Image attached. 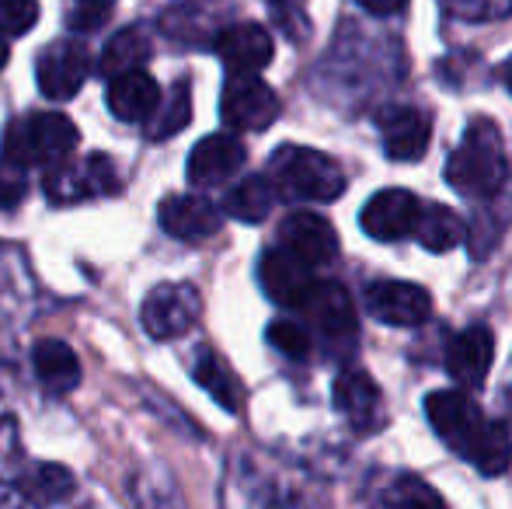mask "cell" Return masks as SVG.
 I'll return each mask as SVG.
<instances>
[{
	"label": "cell",
	"instance_id": "cell-15",
	"mask_svg": "<svg viewBox=\"0 0 512 509\" xmlns=\"http://www.w3.org/2000/svg\"><path fill=\"white\" fill-rule=\"evenodd\" d=\"M244 157H248V150H244V143L237 136L230 133L206 136V140L196 143V150L189 157V182L203 185V189L206 185L227 182L230 175H237L244 168Z\"/></svg>",
	"mask_w": 512,
	"mask_h": 509
},
{
	"label": "cell",
	"instance_id": "cell-19",
	"mask_svg": "<svg viewBox=\"0 0 512 509\" xmlns=\"http://www.w3.org/2000/svg\"><path fill=\"white\" fill-rule=\"evenodd\" d=\"M161 105V88L147 70H129L108 84V109L122 123H147Z\"/></svg>",
	"mask_w": 512,
	"mask_h": 509
},
{
	"label": "cell",
	"instance_id": "cell-31",
	"mask_svg": "<svg viewBox=\"0 0 512 509\" xmlns=\"http://www.w3.org/2000/svg\"><path fill=\"white\" fill-rule=\"evenodd\" d=\"M453 14L471 21H488V18H502L512 11V0H443Z\"/></svg>",
	"mask_w": 512,
	"mask_h": 509
},
{
	"label": "cell",
	"instance_id": "cell-22",
	"mask_svg": "<svg viewBox=\"0 0 512 509\" xmlns=\"http://www.w3.org/2000/svg\"><path fill=\"white\" fill-rule=\"evenodd\" d=\"M464 234H467L464 220L453 210H446V206L425 203L422 213H418L415 238H418V245L429 248V252H450V248H457L460 241H464Z\"/></svg>",
	"mask_w": 512,
	"mask_h": 509
},
{
	"label": "cell",
	"instance_id": "cell-30",
	"mask_svg": "<svg viewBox=\"0 0 512 509\" xmlns=\"http://www.w3.org/2000/svg\"><path fill=\"white\" fill-rule=\"evenodd\" d=\"M25 196H28L25 168L4 157V161H0V210H14Z\"/></svg>",
	"mask_w": 512,
	"mask_h": 509
},
{
	"label": "cell",
	"instance_id": "cell-8",
	"mask_svg": "<svg viewBox=\"0 0 512 509\" xmlns=\"http://www.w3.org/2000/svg\"><path fill=\"white\" fill-rule=\"evenodd\" d=\"M88 74H91V56L81 42H56V46H49L39 56V67H35L39 91L46 98H56V102L74 98L84 88Z\"/></svg>",
	"mask_w": 512,
	"mask_h": 509
},
{
	"label": "cell",
	"instance_id": "cell-7",
	"mask_svg": "<svg viewBox=\"0 0 512 509\" xmlns=\"http://www.w3.org/2000/svg\"><path fill=\"white\" fill-rule=\"evenodd\" d=\"M366 307L380 325L394 328H411L422 325L432 314V297L425 286L418 283H401V279H380L366 290Z\"/></svg>",
	"mask_w": 512,
	"mask_h": 509
},
{
	"label": "cell",
	"instance_id": "cell-26",
	"mask_svg": "<svg viewBox=\"0 0 512 509\" xmlns=\"http://www.w3.org/2000/svg\"><path fill=\"white\" fill-rule=\"evenodd\" d=\"M192 119V88L189 81H178L175 88H171V95L164 98L161 105V116L154 119V126H150V140H168V136L182 133L185 126H189Z\"/></svg>",
	"mask_w": 512,
	"mask_h": 509
},
{
	"label": "cell",
	"instance_id": "cell-14",
	"mask_svg": "<svg viewBox=\"0 0 512 509\" xmlns=\"http://www.w3.org/2000/svg\"><path fill=\"white\" fill-rule=\"evenodd\" d=\"M380 126V140H384V150L391 161H418V157L429 150V136L432 126L429 119L422 116L411 105H391L377 116Z\"/></svg>",
	"mask_w": 512,
	"mask_h": 509
},
{
	"label": "cell",
	"instance_id": "cell-18",
	"mask_svg": "<svg viewBox=\"0 0 512 509\" xmlns=\"http://www.w3.org/2000/svg\"><path fill=\"white\" fill-rule=\"evenodd\" d=\"M220 224L223 213L203 196H168L161 203V227L178 241H206Z\"/></svg>",
	"mask_w": 512,
	"mask_h": 509
},
{
	"label": "cell",
	"instance_id": "cell-4",
	"mask_svg": "<svg viewBox=\"0 0 512 509\" xmlns=\"http://www.w3.org/2000/svg\"><path fill=\"white\" fill-rule=\"evenodd\" d=\"M77 126L60 112H42V116L14 119L4 133V157L21 168H63L77 150Z\"/></svg>",
	"mask_w": 512,
	"mask_h": 509
},
{
	"label": "cell",
	"instance_id": "cell-9",
	"mask_svg": "<svg viewBox=\"0 0 512 509\" xmlns=\"http://www.w3.org/2000/svg\"><path fill=\"white\" fill-rule=\"evenodd\" d=\"M418 213H422V203L408 189H384L366 199L359 224L377 241H401L408 234H415Z\"/></svg>",
	"mask_w": 512,
	"mask_h": 509
},
{
	"label": "cell",
	"instance_id": "cell-17",
	"mask_svg": "<svg viewBox=\"0 0 512 509\" xmlns=\"http://www.w3.org/2000/svg\"><path fill=\"white\" fill-rule=\"evenodd\" d=\"M335 405L359 433H373L384 426V394L363 374V370H345L335 381Z\"/></svg>",
	"mask_w": 512,
	"mask_h": 509
},
{
	"label": "cell",
	"instance_id": "cell-34",
	"mask_svg": "<svg viewBox=\"0 0 512 509\" xmlns=\"http://www.w3.org/2000/svg\"><path fill=\"white\" fill-rule=\"evenodd\" d=\"M499 74H502V81H506V88L512 91V56H509V60L499 67Z\"/></svg>",
	"mask_w": 512,
	"mask_h": 509
},
{
	"label": "cell",
	"instance_id": "cell-28",
	"mask_svg": "<svg viewBox=\"0 0 512 509\" xmlns=\"http://www.w3.org/2000/svg\"><path fill=\"white\" fill-rule=\"evenodd\" d=\"M269 342L283 356H290V360H304L310 353V335L297 321H276V325H269Z\"/></svg>",
	"mask_w": 512,
	"mask_h": 509
},
{
	"label": "cell",
	"instance_id": "cell-5",
	"mask_svg": "<svg viewBox=\"0 0 512 509\" xmlns=\"http://www.w3.org/2000/svg\"><path fill=\"white\" fill-rule=\"evenodd\" d=\"M220 116L230 129L258 133L279 119V98L265 81L255 77H230L220 98Z\"/></svg>",
	"mask_w": 512,
	"mask_h": 509
},
{
	"label": "cell",
	"instance_id": "cell-16",
	"mask_svg": "<svg viewBox=\"0 0 512 509\" xmlns=\"http://www.w3.org/2000/svg\"><path fill=\"white\" fill-rule=\"evenodd\" d=\"M279 234H283L286 252L297 255L300 262H307L310 269L314 265H328L338 255L335 227L324 217H317V213H293V217L283 220V231Z\"/></svg>",
	"mask_w": 512,
	"mask_h": 509
},
{
	"label": "cell",
	"instance_id": "cell-25",
	"mask_svg": "<svg viewBox=\"0 0 512 509\" xmlns=\"http://www.w3.org/2000/svg\"><path fill=\"white\" fill-rule=\"evenodd\" d=\"M196 384L213 394L227 412H237V408H241V398H244L241 381H237L234 370H230L220 356L206 353L203 360L196 363Z\"/></svg>",
	"mask_w": 512,
	"mask_h": 509
},
{
	"label": "cell",
	"instance_id": "cell-35",
	"mask_svg": "<svg viewBox=\"0 0 512 509\" xmlns=\"http://www.w3.org/2000/svg\"><path fill=\"white\" fill-rule=\"evenodd\" d=\"M4 63H7V39L0 35V70H4Z\"/></svg>",
	"mask_w": 512,
	"mask_h": 509
},
{
	"label": "cell",
	"instance_id": "cell-3",
	"mask_svg": "<svg viewBox=\"0 0 512 509\" xmlns=\"http://www.w3.org/2000/svg\"><path fill=\"white\" fill-rule=\"evenodd\" d=\"M276 189L304 203H331L345 192V171L335 157L310 147H279L269 161Z\"/></svg>",
	"mask_w": 512,
	"mask_h": 509
},
{
	"label": "cell",
	"instance_id": "cell-32",
	"mask_svg": "<svg viewBox=\"0 0 512 509\" xmlns=\"http://www.w3.org/2000/svg\"><path fill=\"white\" fill-rule=\"evenodd\" d=\"M112 7H115V0H77V11H74L77 28H84V32L98 28L108 14H112Z\"/></svg>",
	"mask_w": 512,
	"mask_h": 509
},
{
	"label": "cell",
	"instance_id": "cell-6",
	"mask_svg": "<svg viewBox=\"0 0 512 509\" xmlns=\"http://www.w3.org/2000/svg\"><path fill=\"white\" fill-rule=\"evenodd\" d=\"M203 311V297L196 286L178 283V286H157L147 300H143V328L154 339H178L199 321Z\"/></svg>",
	"mask_w": 512,
	"mask_h": 509
},
{
	"label": "cell",
	"instance_id": "cell-10",
	"mask_svg": "<svg viewBox=\"0 0 512 509\" xmlns=\"http://www.w3.org/2000/svg\"><path fill=\"white\" fill-rule=\"evenodd\" d=\"M216 53H220L223 67L230 70V77H255L272 63L276 46L262 25L241 21V25H230L216 35Z\"/></svg>",
	"mask_w": 512,
	"mask_h": 509
},
{
	"label": "cell",
	"instance_id": "cell-23",
	"mask_svg": "<svg viewBox=\"0 0 512 509\" xmlns=\"http://www.w3.org/2000/svg\"><path fill=\"white\" fill-rule=\"evenodd\" d=\"M150 60V39L140 28H122L119 35H112L102 53V74L119 77L129 70H143V63Z\"/></svg>",
	"mask_w": 512,
	"mask_h": 509
},
{
	"label": "cell",
	"instance_id": "cell-2",
	"mask_svg": "<svg viewBox=\"0 0 512 509\" xmlns=\"http://www.w3.org/2000/svg\"><path fill=\"white\" fill-rule=\"evenodd\" d=\"M509 178L502 136L492 119H474L446 161V182L464 196H495Z\"/></svg>",
	"mask_w": 512,
	"mask_h": 509
},
{
	"label": "cell",
	"instance_id": "cell-29",
	"mask_svg": "<svg viewBox=\"0 0 512 509\" xmlns=\"http://www.w3.org/2000/svg\"><path fill=\"white\" fill-rule=\"evenodd\" d=\"M39 21V0H0V32L25 35Z\"/></svg>",
	"mask_w": 512,
	"mask_h": 509
},
{
	"label": "cell",
	"instance_id": "cell-13",
	"mask_svg": "<svg viewBox=\"0 0 512 509\" xmlns=\"http://www.w3.org/2000/svg\"><path fill=\"white\" fill-rule=\"evenodd\" d=\"M495 360V335L485 325H471L460 335H453L446 349V370L460 387H481Z\"/></svg>",
	"mask_w": 512,
	"mask_h": 509
},
{
	"label": "cell",
	"instance_id": "cell-21",
	"mask_svg": "<svg viewBox=\"0 0 512 509\" xmlns=\"http://www.w3.org/2000/svg\"><path fill=\"white\" fill-rule=\"evenodd\" d=\"M276 182L265 175H251L241 178L234 189L227 192L223 199V210L230 213L234 220H244V224H258V220L269 217L272 203H276Z\"/></svg>",
	"mask_w": 512,
	"mask_h": 509
},
{
	"label": "cell",
	"instance_id": "cell-12",
	"mask_svg": "<svg viewBox=\"0 0 512 509\" xmlns=\"http://www.w3.org/2000/svg\"><path fill=\"white\" fill-rule=\"evenodd\" d=\"M258 279H262V290L269 293V300H276L279 307H304V300L317 283L314 269L286 248H272V252L262 255Z\"/></svg>",
	"mask_w": 512,
	"mask_h": 509
},
{
	"label": "cell",
	"instance_id": "cell-33",
	"mask_svg": "<svg viewBox=\"0 0 512 509\" xmlns=\"http://www.w3.org/2000/svg\"><path fill=\"white\" fill-rule=\"evenodd\" d=\"M359 4H363L370 14H394V11H401L408 0H359Z\"/></svg>",
	"mask_w": 512,
	"mask_h": 509
},
{
	"label": "cell",
	"instance_id": "cell-27",
	"mask_svg": "<svg viewBox=\"0 0 512 509\" xmlns=\"http://www.w3.org/2000/svg\"><path fill=\"white\" fill-rule=\"evenodd\" d=\"M70 489H74V478H70V471L60 468V464H42L32 475V482L25 485L28 499H32L35 506L60 503V499L70 496Z\"/></svg>",
	"mask_w": 512,
	"mask_h": 509
},
{
	"label": "cell",
	"instance_id": "cell-11",
	"mask_svg": "<svg viewBox=\"0 0 512 509\" xmlns=\"http://www.w3.org/2000/svg\"><path fill=\"white\" fill-rule=\"evenodd\" d=\"M300 311L307 314L310 325L328 342H342L345 346V342L356 339V307H352V297L345 293V286L335 283V279L314 283V290H310Z\"/></svg>",
	"mask_w": 512,
	"mask_h": 509
},
{
	"label": "cell",
	"instance_id": "cell-1",
	"mask_svg": "<svg viewBox=\"0 0 512 509\" xmlns=\"http://www.w3.org/2000/svg\"><path fill=\"white\" fill-rule=\"evenodd\" d=\"M432 429L446 447L471 461L481 475H502L512 464V436L509 426L488 419L464 391H436L425 401Z\"/></svg>",
	"mask_w": 512,
	"mask_h": 509
},
{
	"label": "cell",
	"instance_id": "cell-20",
	"mask_svg": "<svg viewBox=\"0 0 512 509\" xmlns=\"http://www.w3.org/2000/svg\"><path fill=\"white\" fill-rule=\"evenodd\" d=\"M32 367L35 377L56 394H67L81 384V360L77 353L60 339H42L32 353Z\"/></svg>",
	"mask_w": 512,
	"mask_h": 509
},
{
	"label": "cell",
	"instance_id": "cell-24",
	"mask_svg": "<svg viewBox=\"0 0 512 509\" xmlns=\"http://www.w3.org/2000/svg\"><path fill=\"white\" fill-rule=\"evenodd\" d=\"M373 509H446L443 496L429 482L415 475H398L384 492L377 496Z\"/></svg>",
	"mask_w": 512,
	"mask_h": 509
},
{
	"label": "cell",
	"instance_id": "cell-36",
	"mask_svg": "<svg viewBox=\"0 0 512 509\" xmlns=\"http://www.w3.org/2000/svg\"><path fill=\"white\" fill-rule=\"evenodd\" d=\"M506 398H509V401H512V387H506Z\"/></svg>",
	"mask_w": 512,
	"mask_h": 509
}]
</instances>
